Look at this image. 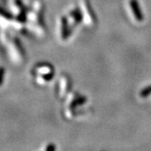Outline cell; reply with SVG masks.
<instances>
[{
    "label": "cell",
    "mask_w": 151,
    "mask_h": 151,
    "mask_svg": "<svg viewBox=\"0 0 151 151\" xmlns=\"http://www.w3.org/2000/svg\"><path fill=\"white\" fill-rule=\"evenodd\" d=\"M4 76V68H0V85H1V83L3 81Z\"/></svg>",
    "instance_id": "obj_8"
},
{
    "label": "cell",
    "mask_w": 151,
    "mask_h": 151,
    "mask_svg": "<svg viewBox=\"0 0 151 151\" xmlns=\"http://www.w3.org/2000/svg\"><path fill=\"white\" fill-rule=\"evenodd\" d=\"M55 149V147H52V146H49L48 148H46V150H54Z\"/></svg>",
    "instance_id": "obj_9"
},
{
    "label": "cell",
    "mask_w": 151,
    "mask_h": 151,
    "mask_svg": "<svg viewBox=\"0 0 151 151\" xmlns=\"http://www.w3.org/2000/svg\"><path fill=\"white\" fill-rule=\"evenodd\" d=\"M81 4L83 7V9H84V13H85V17H86V23L90 24L92 22L95 21V19H94V15H93V13H92V9L89 5L88 2L86 0H81Z\"/></svg>",
    "instance_id": "obj_2"
},
{
    "label": "cell",
    "mask_w": 151,
    "mask_h": 151,
    "mask_svg": "<svg viewBox=\"0 0 151 151\" xmlns=\"http://www.w3.org/2000/svg\"><path fill=\"white\" fill-rule=\"evenodd\" d=\"M70 83V80H69V78H68L67 76H65V77H64V78H63L62 84H63V86H64V89H63L62 92H63V94H64V95H65L66 92H69L70 88L71 87Z\"/></svg>",
    "instance_id": "obj_4"
},
{
    "label": "cell",
    "mask_w": 151,
    "mask_h": 151,
    "mask_svg": "<svg viewBox=\"0 0 151 151\" xmlns=\"http://www.w3.org/2000/svg\"><path fill=\"white\" fill-rule=\"evenodd\" d=\"M129 6L131 9H132V12H133V14L134 16L135 19L137 21H142L144 17H143L142 13H141L140 8H139L138 1L137 0H129Z\"/></svg>",
    "instance_id": "obj_1"
},
{
    "label": "cell",
    "mask_w": 151,
    "mask_h": 151,
    "mask_svg": "<svg viewBox=\"0 0 151 151\" xmlns=\"http://www.w3.org/2000/svg\"><path fill=\"white\" fill-rule=\"evenodd\" d=\"M86 101V98H79V99H77V100H76L75 102L74 103H72L71 104V108H74L75 107H76V106H78V105H80L81 103H85Z\"/></svg>",
    "instance_id": "obj_7"
},
{
    "label": "cell",
    "mask_w": 151,
    "mask_h": 151,
    "mask_svg": "<svg viewBox=\"0 0 151 151\" xmlns=\"http://www.w3.org/2000/svg\"><path fill=\"white\" fill-rule=\"evenodd\" d=\"M70 15H71V18L73 19V20H74L75 23H79L81 20V19H82L81 13H80V11L78 10V9H75L70 14Z\"/></svg>",
    "instance_id": "obj_5"
},
{
    "label": "cell",
    "mask_w": 151,
    "mask_h": 151,
    "mask_svg": "<svg viewBox=\"0 0 151 151\" xmlns=\"http://www.w3.org/2000/svg\"><path fill=\"white\" fill-rule=\"evenodd\" d=\"M150 95H151V86L144 88L140 92V96L142 97H147Z\"/></svg>",
    "instance_id": "obj_6"
},
{
    "label": "cell",
    "mask_w": 151,
    "mask_h": 151,
    "mask_svg": "<svg viewBox=\"0 0 151 151\" xmlns=\"http://www.w3.org/2000/svg\"><path fill=\"white\" fill-rule=\"evenodd\" d=\"M68 24H67V20L65 18H62L61 19V36L63 40H65L69 35V32H68Z\"/></svg>",
    "instance_id": "obj_3"
}]
</instances>
